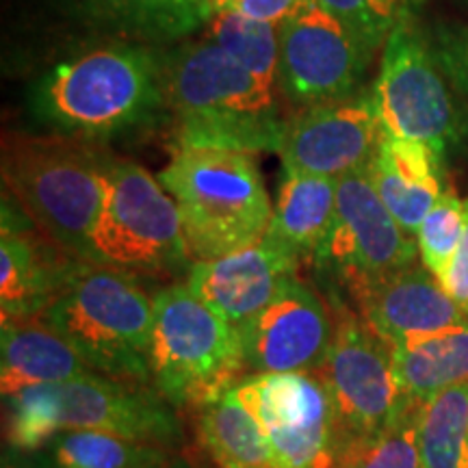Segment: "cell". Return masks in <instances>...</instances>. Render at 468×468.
Returning <instances> with one entry per match:
<instances>
[{"label": "cell", "mask_w": 468, "mask_h": 468, "mask_svg": "<svg viewBox=\"0 0 468 468\" xmlns=\"http://www.w3.org/2000/svg\"><path fill=\"white\" fill-rule=\"evenodd\" d=\"M325 300L335 314V338L324 365L314 373L335 403L347 453L356 442L390 425L408 397L401 393L388 345L341 292L327 291Z\"/></svg>", "instance_id": "cell-10"}, {"label": "cell", "mask_w": 468, "mask_h": 468, "mask_svg": "<svg viewBox=\"0 0 468 468\" xmlns=\"http://www.w3.org/2000/svg\"><path fill=\"white\" fill-rule=\"evenodd\" d=\"M314 0H210L213 11H237V14L254 17V20L282 25L286 17L308 7Z\"/></svg>", "instance_id": "cell-31"}, {"label": "cell", "mask_w": 468, "mask_h": 468, "mask_svg": "<svg viewBox=\"0 0 468 468\" xmlns=\"http://www.w3.org/2000/svg\"><path fill=\"white\" fill-rule=\"evenodd\" d=\"M464 468H468V434H466V452H464Z\"/></svg>", "instance_id": "cell-36"}, {"label": "cell", "mask_w": 468, "mask_h": 468, "mask_svg": "<svg viewBox=\"0 0 468 468\" xmlns=\"http://www.w3.org/2000/svg\"><path fill=\"white\" fill-rule=\"evenodd\" d=\"M302 265L292 256L262 239L215 261L193 262L186 286L221 319L241 330L276 300Z\"/></svg>", "instance_id": "cell-17"}, {"label": "cell", "mask_w": 468, "mask_h": 468, "mask_svg": "<svg viewBox=\"0 0 468 468\" xmlns=\"http://www.w3.org/2000/svg\"><path fill=\"white\" fill-rule=\"evenodd\" d=\"M373 93L297 109L286 117L278 154L286 174L341 180L371 165L384 139Z\"/></svg>", "instance_id": "cell-14"}, {"label": "cell", "mask_w": 468, "mask_h": 468, "mask_svg": "<svg viewBox=\"0 0 468 468\" xmlns=\"http://www.w3.org/2000/svg\"><path fill=\"white\" fill-rule=\"evenodd\" d=\"M417 259V239L379 200L367 169L343 176L336 183L335 224L314 259L327 291L347 297L360 286L412 267Z\"/></svg>", "instance_id": "cell-12"}, {"label": "cell", "mask_w": 468, "mask_h": 468, "mask_svg": "<svg viewBox=\"0 0 468 468\" xmlns=\"http://www.w3.org/2000/svg\"><path fill=\"white\" fill-rule=\"evenodd\" d=\"M7 442L14 453H33L58 431H111L178 449L185 441L180 412L152 386L90 371L69 382L33 386L9 399Z\"/></svg>", "instance_id": "cell-3"}, {"label": "cell", "mask_w": 468, "mask_h": 468, "mask_svg": "<svg viewBox=\"0 0 468 468\" xmlns=\"http://www.w3.org/2000/svg\"><path fill=\"white\" fill-rule=\"evenodd\" d=\"M167 115L176 148L278 152L286 117L276 85L245 69L207 37L165 52Z\"/></svg>", "instance_id": "cell-2"}, {"label": "cell", "mask_w": 468, "mask_h": 468, "mask_svg": "<svg viewBox=\"0 0 468 468\" xmlns=\"http://www.w3.org/2000/svg\"><path fill=\"white\" fill-rule=\"evenodd\" d=\"M111 156L98 144L66 137H9L3 183L39 232L91 262V230L101 213Z\"/></svg>", "instance_id": "cell-4"}, {"label": "cell", "mask_w": 468, "mask_h": 468, "mask_svg": "<svg viewBox=\"0 0 468 468\" xmlns=\"http://www.w3.org/2000/svg\"><path fill=\"white\" fill-rule=\"evenodd\" d=\"M167 9L174 39H180L197 31V28L207 27L210 16H213L210 0H167Z\"/></svg>", "instance_id": "cell-33"}, {"label": "cell", "mask_w": 468, "mask_h": 468, "mask_svg": "<svg viewBox=\"0 0 468 468\" xmlns=\"http://www.w3.org/2000/svg\"><path fill=\"white\" fill-rule=\"evenodd\" d=\"M367 174L403 230L417 237L420 221L444 193L441 156L430 145L386 133Z\"/></svg>", "instance_id": "cell-19"}, {"label": "cell", "mask_w": 468, "mask_h": 468, "mask_svg": "<svg viewBox=\"0 0 468 468\" xmlns=\"http://www.w3.org/2000/svg\"><path fill=\"white\" fill-rule=\"evenodd\" d=\"M91 368L44 317H0V388L9 399L33 386L69 382Z\"/></svg>", "instance_id": "cell-20"}, {"label": "cell", "mask_w": 468, "mask_h": 468, "mask_svg": "<svg viewBox=\"0 0 468 468\" xmlns=\"http://www.w3.org/2000/svg\"><path fill=\"white\" fill-rule=\"evenodd\" d=\"M176 452L111 431L69 430L48 438L37 452L16 455H28L48 468H148Z\"/></svg>", "instance_id": "cell-24"}, {"label": "cell", "mask_w": 468, "mask_h": 468, "mask_svg": "<svg viewBox=\"0 0 468 468\" xmlns=\"http://www.w3.org/2000/svg\"><path fill=\"white\" fill-rule=\"evenodd\" d=\"M3 468H48V466L39 464V462H37V460H33V458H28V462H27V458H25V462L5 460V462H3Z\"/></svg>", "instance_id": "cell-35"}, {"label": "cell", "mask_w": 468, "mask_h": 468, "mask_svg": "<svg viewBox=\"0 0 468 468\" xmlns=\"http://www.w3.org/2000/svg\"><path fill=\"white\" fill-rule=\"evenodd\" d=\"M347 25L373 52L384 48L386 39L403 16V0H314Z\"/></svg>", "instance_id": "cell-30"}, {"label": "cell", "mask_w": 468, "mask_h": 468, "mask_svg": "<svg viewBox=\"0 0 468 468\" xmlns=\"http://www.w3.org/2000/svg\"><path fill=\"white\" fill-rule=\"evenodd\" d=\"M420 406L423 401L408 397L390 425L347 449L341 468H420L417 442Z\"/></svg>", "instance_id": "cell-27"}, {"label": "cell", "mask_w": 468, "mask_h": 468, "mask_svg": "<svg viewBox=\"0 0 468 468\" xmlns=\"http://www.w3.org/2000/svg\"><path fill=\"white\" fill-rule=\"evenodd\" d=\"M234 393L259 423L273 466L341 468L343 431L317 373H248Z\"/></svg>", "instance_id": "cell-11"}, {"label": "cell", "mask_w": 468, "mask_h": 468, "mask_svg": "<svg viewBox=\"0 0 468 468\" xmlns=\"http://www.w3.org/2000/svg\"><path fill=\"white\" fill-rule=\"evenodd\" d=\"M74 256L35 228L25 210L3 197L0 317H42L76 265Z\"/></svg>", "instance_id": "cell-18"}, {"label": "cell", "mask_w": 468, "mask_h": 468, "mask_svg": "<svg viewBox=\"0 0 468 468\" xmlns=\"http://www.w3.org/2000/svg\"><path fill=\"white\" fill-rule=\"evenodd\" d=\"M464 207H466L464 232H462L458 250H455L453 259L449 262L441 284L444 292L458 303V308L468 317V200H464Z\"/></svg>", "instance_id": "cell-32"}, {"label": "cell", "mask_w": 468, "mask_h": 468, "mask_svg": "<svg viewBox=\"0 0 468 468\" xmlns=\"http://www.w3.org/2000/svg\"><path fill=\"white\" fill-rule=\"evenodd\" d=\"M152 300L150 386L169 406L178 412L196 410L248 376L239 330L186 282L163 286Z\"/></svg>", "instance_id": "cell-7"}, {"label": "cell", "mask_w": 468, "mask_h": 468, "mask_svg": "<svg viewBox=\"0 0 468 468\" xmlns=\"http://www.w3.org/2000/svg\"><path fill=\"white\" fill-rule=\"evenodd\" d=\"M390 351L401 393L410 399L427 401L468 382V325L410 338Z\"/></svg>", "instance_id": "cell-23"}, {"label": "cell", "mask_w": 468, "mask_h": 468, "mask_svg": "<svg viewBox=\"0 0 468 468\" xmlns=\"http://www.w3.org/2000/svg\"><path fill=\"white\" fill-rule=\"evenodd\" d=\"M336 183L324 176L286 174L265 241L286 251L300 265H314L335 224Z\"/></svg>", "instance_id": "cell-21"}, {"label": "cell", "mask_w": 468, "mask_h": 468, "mask_svg": "<svg viewBox=\"0 0 468 468\" xmlns=\"http://www.w3.org/2000/svg\"><path fill=\"white\" fill-rule=\"evenodd\" d=\"M239 336L248 373L317 371L332 347L335 314L324 295L295 276Z\"/></svg>", "instance_id": "cell-15"}, {"label": "cell", "mask_w": 468, "mask_h": 468, "mask_svg": "<svg viewBox=\"0 0 468 468\" xmlns=\"http://www.w3.org/2000/svg\"><path fill=\"white\" fill-rule=\"evenodd\" d=\"M31 109L57 134L104 142L167 115L165 52L113 42L57 63L33 87Z\"/></svg>", "instance_id": "cell-1"}, {"label": "cell", "mask_w": 468, "mask_h": 468, "mask_svg": "<svg viewBox=\"0 0 468 468\" xmlns=\"http://www.w3.org/2000/svg\"><path fill=\"white\" fill-rule=\"evenodd\" d=\"M42 317L79 351L91 371L150 386L154 300L139 276L76 261Z\"/></svg>", "instance_id": "cell-6"}, {"label": "cell", "mask_w": 468, "mask_h": 468, "mask_svg": "<svg viewBox=\"0 0 468 468\" xmlns=\"http://www.w3.org/2000/svg\"><path fill=\"white\" fill-rule=\"evenodd\" d=\"M90 248L91 262L134 276L189 273L193 265L174 197L133 161H111Z\"/></svg>", "instance_id": "cell-8"}, {"label": "cell", "mask_w": 468, "mask_h": 468, "mask_svg": "<svg viewBox=\"0 0 468 468\" xmlns=\"http://www.w3.org/2000/svg\"><path fill=\"white\" fill-rule=\"evenodd\" d=\"M148 468H200V466H197L191 458H186V455L176 452L169 455L167 460H163V462H159V464L148 466Z\"/></svg>", "instance_id": "cell-34"}, {"label": "cell", "mask_w": 468, "mask_h": 468, "mask_svg": "<svg viewBox=\"0 0 468 468\" xmlns=\"http://www.w3.org/2000/svg\"><path fill=\"white\" fill-rule=\"evenodd\" d=\"M468 434V382L423 401L419 414L420 468H464Z\"/></svg>", "instance_id": "cell-25"}, {"label": "cell", "mask_w": 468, "mask_h": 468, "mask_svg": "<svg viewBox=\"0 0 468 468\" xmlns=\"http://www.w3.org/2000/svg\"><path fill=\"white\" fill-rule=\"evenodd\" d=\"M156 178L178 207L193 262L221 259L265 239L273 207L254 154L176 148Z\"/></svg>", "instance_id": "cell-5"}, {"label": "cell", "mask_w": 468, "mask_h": 468, "mask_svg": "<svg viewBox=\"0 0 468 468\" xmlns=\"http://www.w3.org/2000/svg\"><path fill=\"white\" fill-rule=\"evenodd\" d=\"M373 50L330 11L310 3L280 25L278 90L292 107L358 96Z\"/></svg>", "instance_id": "cell-13"}, {"label": "cell", "mask_w": 468, "mask_h": 468, "mask_svg": "<svg viewBox=\"0 0 468 468\" xmlns=\"http://www.w3.org/2000/svg\"><path fill=\"white\" fill-rule=\"evenodd\" d=\"M466 224V207L453 191H444L417 230L420 265L441 282Z\"/></svg>", "instance_id": "cell-29"}, {"label": "cell", "mask_w": 468, "mask_h": 468, "mask_svg": "<svg viewBox=\"0 0 468 468\" xmlns=\"http://www.w3.org/2000/svg\"><path fill=\"white\" fill-rule=\"evenodd\" d=\"M347 302L388 347L468 325L458 303L444 292L434 273L419 262L360 286L349 292Z\"/></svg>", "instance_id": "cell-16"}, {"label": "cell", "mask_w": 468, "mask_h": 468, "mask_svg": "<svg viewBox=\"0 0 468 468\" xmlns=\"http://www.w3.org/2000/svg\"><path fill=\"white\" fill-rule=\"evenodd\" d=\"M373 101L384 131L430 145L444 161L462 133V113L441 58L406 11L384 44Z\"/></svg>", "instance_id": "cell-9"}, {"label": "cell", "mask_w": 468, "mask_h": 468, "mask_svg": "<svg viewBox=\"0 0 468 468\" xmlns=\"http://www.w3.org/2000/svg\"><path fill=\"white\" fill-rule=\"evenodd\" d=\"M191 412L197 442L218 468H276L259 423L234 393V386Z\"/></svg>", "instance_id": "cell-22"}, {"label": "cell", "mask_w": 468, "mask_h": 468, "mask_svg": "<svg viewBox=\"0 0 468 468\" xmlns=\"http://www.w3.org/2000/svg\"><path fill=\"white\" fill-rule=\"evenodd\" d=\"M207 39L218 44L234 61L269 85L278 87L280 27L254 20L237 11H213L207 22Z\"/></svg>", "instance_id": "cell-26"}, {"label": "cell", "mask_w": 468, "mask_h": 468, "mask_svg": "<svg viewBox=\"0 0 468 468\" xmlns=\"http://www.w3.org/2000/svg\"><path fill=\"white\" fill-rule=\"evenodd\" d=\"M80 16L152 42H172L167 0H69Z\"/></svg>", "instance_id": "cell-28"}]
</instances>
